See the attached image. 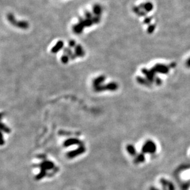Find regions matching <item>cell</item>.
I'll return each mask as SVG.
<instances>
[{
    "mask_svg": "<svg viewBox=\"0 0 190 190\" xmlns=\"http://www.w3.org/2000/svg\"><path fill=\"white\" fill-rule=\"evenodd\" d=\"M82 144H83V143L79 139H78L77 138H68L63 142V146L65 148H67V147H69L72 146V145L81 146V145H82Z\"/></svg>",
    "mask_w": 190,
    "mask_h": 190,
    "instance_id": "277c9868",
    "label": "cell"
},
{
    "mask_svg": "<svg viewBox=\"0 0 190 190\" xmlns=\"http://www.w3.org/2000/svg\"><path fill=\"white\" fill-rule=\"evenodd\" d=\"M118 88V84L116 83H110L105 85H101L98 87L94 88V91L95 92H101L103 91H115L117 90Z\"/></svg>",
    "mask_w": 190,
    "mask_h": 190,
    "instance_id": "6da1fadb",
    "label": "cell"
},
{
    "mask_svg": "<svg viewBox=\"0 0 190 190\" xmlns=\"http://www.w3.org/2000/svg\"><path fill=\"white\" fill-rule=\"evenodd\" d=\"M93 20V22L94 24H98L100 21V16H95V17H93V18L92 19Z\"/></svg>",
    "mask_w": 190,
    "mask_h": 190,
    "instance_id": "d6986e66",
    "label": "cell"
},
{
    "mask_svg": "<svg viewBox=\"0 0 190 190\" xmlns=\"http://www.w3.org/2000/svg\"><path fill=\"white\" fill-rule=\"evenodd\" d=\"M85 17H86V19H91L93 18L92 13L89 12V11H86L85 12Z\"/></svg>",
    "mask_w": 190,
    "mask_h": 190,
    "instance_id": "ffe728a7",
    "label": "cell"
},
{
    "mask_svg": "<svg viewBox=\"0 0 190 190\" xmlns=\"http://www.w3.org/2000/svg\"><path fill=\"white\" fill-rule=\"evenodd\" d=\"M85 152H86V148L83 145H81L78 148L67 152L66 155L68 158H75L76 156L83 154Z\"/></svg>",
    "mask_w": 190,
    "mask_h": 190,
    "instance_id": "7a4b0ae2",
    "label": "cell"
},
{
    "mask_svg": "<svg viewBox=\"0 0 190 190\" xmlns=\"http://www.w3.org/2000/svg\"><path fill=\"white\" fill-rule=\"evenodd\" d=\"M63 47V42L62 41H58L56 44L52 48L51 52L52 53H57L59 51H61Z\"/></svg>",
    "mask_w": 190,
    "mask_h": 190,
    "instance_id": "30bf717a",
    "label": "cell"
},
{
    "mask_svg": "<svg viewBox=\"0 0 190 190\" xmlns=\"http://www.w3.org/2000/svg\"><path fill=\"white\" fill-rule=\"evenodd\" d=\"M156 150V147L153 142L148 140L145 143L142 147V151L143 153H154Z\"/></svg>",
    "mask_w": 190,
    "mask_h": 190,
    "instance_id": "3957f363",
    "label": "cell"
},
{
    "mask_svg": "<svg viewBox=\"0 0 190 190\" xmlns=\"http://www.w3.org/2000/svg\"><path fill=\"white\" fill-rule=\"evenodd\" d=\"M63 52L64 54L68 55L71 60H75V58L77 57L75 53H73L71 49L68 48H65L63 49Z\"/></svg>",
    "mask_w": 190,
    "mask_h": 190,
    "instance_id": "8fae6325",
    "label": "cell"
},
{
    "mask_svg": "<svg viewBox=\"0 0 190 190\" xmlns=\"http://www.w3.org/2000/svg\"><path fill=\"white\" fill-rule=\"evenodd\" d=\"M69 60H70V57L65 54H64L63 56L61 57V61L63 63L66 64V63H68Z\"/></svg>",
    "mask_w": 190,
    "mask_h": 190,
    "instance_id": "ac0fdd59",
    "label": "cell"
},
{
    "mask_svg": "<svg viewBox=\"0 0 190 190\" xmlns=\"http://www.w3.org/2000/svg\"><path fill=\"white\" fill-rule=\"evenodd\" d=\"M79 22L81 23V24H82L84 26V27H91V26H92L93 24H94L92 19H84L82 18V17H79Z\"/></svg>",
    "mask_w": 190,
    "mask_h": 190,
    "instance_id": "52a82bcc",
    "label": "cell"
},
{
    "mask_svg": "<svg viewBox=\"0 0 190 190\" xmlns=\"http://www.w3.org/2000/svg\"><path fill=\"white\" fill-rule=\"evenodd\" d=\"M126 150L127 152L132 156H135L136 155V150L134 147L132 145H127Z\"/></svg>",
    "mask_w": 190,
    "mask_h": 190,
    "instance_id": "9a60e30c",
    "label": "cell"
},
{
    "mask_svg": "<svg viewBox=\"0 0 190 190\" xmlns=\"http://www.w3.org/2000/svg\"><path fill=\"white\" fill-rule=\"evenodd\" d=\"M145 161V156L143 154H140L138 155V156L135 159V162L136 163H140L143 162Z\"/></svg>",
    "mask_w": 190,
    "mask_h": 190,
    "instance_id": "e0dca14e",
    "label": "cell"
},
{
    "mask_svg": "<svg viewBox=\"0 0 190 190\" xmlns=\"http://www.w3.org/2000/svg\"><path fill=\"white\" fill-rule=\"evenodd\" d=\"M102 12V8L98 4H95L93 7V13L95 16H100Z\"/></svg>",
    "mask_w": 190,
    "mask_h": 190,
    "instance_id": "7c38bea8",
    "label": "cell"
},
{
    "mask_svg": "<svg viewBox=\"0 0 190 190\" xmlns=\"http://www.w3.org/2000/svg\"><path fill=\"white\" fill-rule=\"evenodd\" d=\"M1 131L3 132H5L6 133H9L11 132V129L7 126L6 125H5L4 123H1Z\"/></svg>",
    "mask_w": 190,
    "mask_h": 190,
    "instance_id": "2e32d148",
    "label": "cell"
},
{
    "mask_svg": "<svg viewBox=\"0 0 190 190\" xmlns=\"http://www.w3.org/2000/svg\"><path fill=\"white\" fill-rule=\"evenodd\" d=\"M84 29V26L82 24L79 22L78 24H76L75 25H73V31L75 32L76 34H80L83 32Z\"/></svg>",
    "mask_w": 190,
    "mask_h": 190,
    "instance_id": "ba28073f",
    "label": "cell"
},
{
    "mask_svg": "<svg viewBox=\"0 0 190 190\" xmlns=\"http://www.w3.org/2000/svg\"><path fill=\"white\" fill-rule=\"evenodd\" d=\"M1 145L2 146V145H3L4 144V138H3V135H2V133L1 132Z\"/></svg>",
    "mask_w": 190,
    "mask_h": 190,
    "instance_id": "7402d4cb",
    "label": "cell"
},
{
    "mask_svg": "<svg viewBox=\"0 0 190 190\" xmlns=\"http://www.w3.org/2000/svg\"><path fill=\"white\" fill-rule=\"evenodd\" d=\"M38 166L39 167V168H40V169H43L47 171L54 169L55 167V164L53 162L51 161L44 160L43 162H41L40 164H39Z\"/></svg>",
    "mask_w": 190,
    "mask_h": 190,
    "instance_id": "5b68a950",
    "label": "cell"
},
{
    "mask_svg": "<svg viewBox=\"0 0 190 190\" xmlns=\"http://www.w3.org/2000/svg\"><path fill=\"white\" fill-rule=\"evenodd\" d=\"M47 175V171L43 169H41L40 172L36 175L35 177V179L36 180H39L43 179L44 177H46V175Z\"/></svg>",
    "mask_w": 190,
    "mask_h": 190,
    "instance_id": "4fadbf2b",
    "label": "cell"
},
{
    "mask_svg": "<svg viewBox=\"0 0 190 190\" xmlns=\"http://www.w3.org/2000/svg\"><path fill=\"white\" fill-rule=\"evenodd\" d=\"M75 54L79 57H83L84 56V51L81 45L78 44L75 47Z\"/></svg>",
    "mask_w": 190,
    "mask_h": 190,
    "instance_id": "8992f818",
    "label": "cell"
},
{
    "mask_svg": "<svg viewBox=\"0 0 190 190\" xmlns=\"http://www.w3.org/2000/svg\"><path fill=\"white\" fill-rule=\"evenodd\" d=\"M68 45L70 48H74L75 47L76 45V42L74 41V40H70L69 42H68Z\"/></svg>",
    "mask_w": 190,
    "mask_h": 190,
    "instance_id": "44dd1931",
    "label": "cell"
},
{
    "mask_svg": "<svg viewBox=\"0 0 190 190\" xmlns=\"http://www.w3.org/2000/svg\"><path fill=\"white\" fill-rule=\"evenodd\" d=\"M16 27L22 29H27L29 25V23L26 21H19Z\"/></svg>",
    "mask_w": 190,
    "mask_h": 190,
    "instance_id": "5bb4252c",
    "label": "cell"
},
{
    "mask_svg": "<svg viewBox=\"0 0 190 190\" xmlns=\"http://www.w3.org/2000/svg\"><path fill=\"white\" fill-rule=\"evenodd\" d=\"M105 80V76H100L95 78V79L93 82V84L94 88L98 87L99 86H101V84L103 83Z\"/></svg>",
    "mask_w": 190,
    "mask_h": 190,
    "instance_id": "9c48e42d",
    "label": "cell"
}]
</instances>
